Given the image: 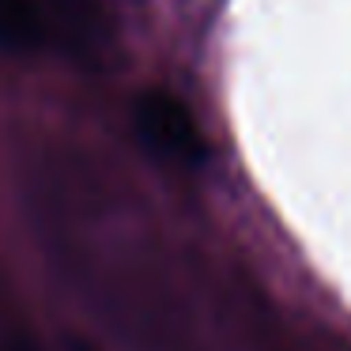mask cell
I'll return each instance as SVG.
<instances>
[{"label": "cell", "instance_id": "cell-1", "mask_svg": "<svg viewBox=\"0 0 351 351\" xmlns=\"http://www.w3.org/2000/svg\"><path fill=\"white\" fill-rule=\"evenodd\" d=\"M136 132L144 140V147L152 155L178 167H200L208 159V144L200 136V125L193 121L189 106L182 99H174L170 91H144L136 99Z\"/></svg>", "mask_w": 351, "mask_h": 351}, {"label": "cell", "instance_id": "cell-2", "mask_svg": "<svg viewBox=\"0 0 351 351\" xmlns=\"http://www.w3.org/2000/svg\"><path fill=\"white\" fill-rule=\"evenodd\" d=\"M42 46V19L34 0H0V49L34 53Z\"/></svg>", "mask_w": 351, "mask_h": 351}, {"label": "cell", "instance_id": "cell-3", "mask_svg": "<svg viewBox=\"0 0 351 351\" xmlns=\"http://www.w3.org/2000/svg\"><path fill=\"white\" fill-rule=\"evenodd\" d=\"M0 351H38V343L27 336H8V340H0Z\"/></svg>", "mask_w": 351, "mask_h": 351}, {"label": "cell", "instance_id": "cell-4", "mask_svg": "<svg viewBox=\"0 0 351 351\" xmlns=\"http://www.w3.org/2000/svg\"><path fill=\"white\" fill-rule=\"evenodd\" d=\"M64 351H91V348H87V343H76V340H72V343H69V348H64Z\"/></svg>", "mask_w": 351, "mask_h": 351}]
</instances>
